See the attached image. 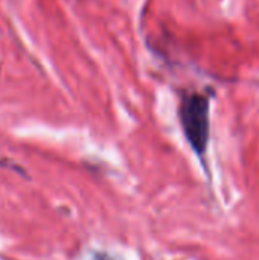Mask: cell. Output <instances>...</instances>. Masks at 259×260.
<instances>
[{
    "label": "cell",
    "instance_id": "obj_1",
    "mask_svg": "<svg viewBox=\"0 0 259 260\" xmlns=\"http://www.w3.org/2000/svg\"><path fill=\"white\" fill-rule=\"evenodd\" d=\"M180 123L192 151L203 158L209 145V96L203 93H188L182 98L179 108Z\"/></svg>",
    "mask_w": 259,
    "mask_h": 260
}]
</instances>
